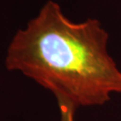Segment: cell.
Returning a JSON list of instances; mask_svg holds the SVG:
<instances>
[{
  "instance_id": "obj_1",
  "label": "cell",
  "mask_w": 121,
  "mask_h": 121,
  "mask_svg": "<svg viewBox=\"0 0 121 121\" xmlns=\"http://www.w3.org/2000/svg\"><path fill=\"white\" fill-rule=\"evenodd\" d=\"M108 34L97 19L73 22L49 0L7 48L4 65L76 108L100 106L121 93V70L108 52Z\"/></svg>"
},
{
  "instance_id": "obj_2",
  "label": "cell",
  "mask_w": 121,
  "mask_h": 121,
  "mask_svg": "<svg viewBox=\"0 0 121 121\" xmlns=\"http://www.w3.org/2000/svg\"><path fill=\"white\" fill-rule=\"evenodd\" d=\"M60 111V121H74V113L77 108L69 102L57 100Z\"/></svg>"
}]
</instances>
